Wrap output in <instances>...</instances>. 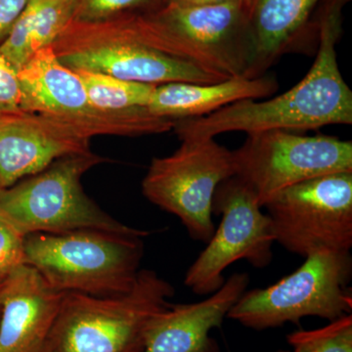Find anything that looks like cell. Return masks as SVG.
I'll return each mask as SVG.
<instances>
[{
  "mask_svg": "<svg viewBox=\"0 0 352 352\" xmlns=\"http://www.w3.org/2000/svg\"><path fill=\"white\" fill-rule=\"evenodd\" d=\"M240 1V0H162L164 6L179 7H203L228 3V2Z\"/></svg>",
  "mask_w": 352,
  "mask_h": 352,
  "instance_id": "obj_25",
  "label": "cell"
},
{
  "mask_svg": "<svg viewBox=\"0 0 352 352\" xmlns=\"http://www.w3.org/2000/svg\"><path fill=\"white\" fill-rule=\"evenodd\" d=\"M25 237L0 217V283L25 265Z\"/></svg>",
  "mask_w": 352,
  "mask_h": 352,
  "instance_id": "obj_22",
  "label": "cell"
},
{
  "mask_svg": "<svg viewBox=\"0 0 352 352\" xmlns=\"http://www.w3.org/2000/svg\"><path fill=\"white\" fill-rule=\"evenodd\" d=\"M233 176L232 151L214 138L186 139L170 156L152 160L142 192L154 205L177 217L190 237L207 244L215 231V191Z\"/></svg>",
  "mask_w": 352,
  "mask_h": 352,
  "instance_id": "obj_9",
  "label": "cell"
},
{
  "mask_svg": "<svg viewBox=\"0 0 352 352\" xmlns=\"http://www.w3.org/2000/svg\"><path fill=\"white\" fill-rule=\"evenodd\" d=\"M349 0H323L319 14V45L314 65L298 85L267 101L245 99L193 119L175 120L180 140L214 138L226 132L310 131L352 124V91L337 60L342 11Z\"/></svg>",
  "mask_w": 352,
  "mask_h": 352,
  "instance_id": "obj_1",
  "label": "cell"
},
{
  "mask_svg": "<svg viewBox=\"0 0 352 352\" xmlns=\"http://www.w3.org/2000/svg\"><path fill=\"white\" fill-rule=\"evenodd\" d=\"M250 284L248 273H234L201 302L170 303L153 318L141 352H220L210 337Z\"/></svg>",
  "mask_w": 352,
  "mask_h": 352,
  "instance_id": "obj_13",
  "label": "cell"
},
{
  "mask_svg": "<svg viewBox=\"0 0 352 352\" xmlns=\"http://www.w3.org/2000/svg\"><path fill=\"white\" fill-rule=\"evenodd\" d=\"M233 153L235 176L264 207L282 190L319 176L352 173V142L288 131L247 134Z\"/></svg>",
  "mask_w": 352,
  "mask_h": 352,
  "instance_id": "obj_11",
  "label": "cell"
},
{
  "mask_svg": "<svg viewBox=\"0 0 352 352\" xmlns=\"http://www.w3.org/2000/svg\"><path fill=\"white\" fill-rule=\"evenodd\" d=\"M21 99L17 72L0 53V113L21 111Z\"/></svg>",
  "mask_w": 352,
  "mask_h": 352,
  "instance_id": "obj_23",
  "label": "cell"
},
{
  "mask_svg": "<svg viewBox=\"0 0 352 352\" xmlns=\"http://www.w3.org/2000/svg\"><path fill=\"white\" fill-rule=\"evenodd\" d=\"M75 0H30L12 31L0 44V53L16 69L41 48L52 45L73 20Z\"/></svg>",
  "mask_w": 352,
  "mask_h": 352,
  "instance_id": "obj_18",
  "label": "cell"
},
{
  "mask_svg": "<svg viewBox=\"0 0 352 352\" xmlns=\"http://www.w3.org/2000/svg\"><path fill=\"white\" fill-rule=\"evenodd\" d=\"M351 252H315L276 283L245 291L227 318L256 331L298 324L305 317L335 321L351 314Z\"/></svg>",
  "mask_w": 352,
  "mask_h": 352,
  "instance_id": "obj_8",
  "label": "cell"
},
{
  "mask_svg": "<svg viewBox=\"0 0 352 352\" xmlns=\"http://www.w3.org/2000/svg\"><path fill=\"white\" fill-rule=\"evenodd\" d=\"M30 0H0V44L12 31Z\"/></svg>",
  "mask_w": 352,
  "mask_h": 352,
  "instance_id": "obj_24",
  "label": "cell"
},
{
  "mask_svg": "<svg viewBox=\"0 0 352 352\" xmlns=\"http://www.w3.org/2000/svg\"><path fill=\"white\" fill-rule=\"evenodd\" d=\"M323 0H244L251 25L252 55L245 78H256L292 47Z\"/></svg>",
  "mask_w": 352,
  "mask_h": 352,
  "instance_id": "obj_17",
  "label": "cell"
},
{
  "mask_svg": "<svg viewBox=\"0 0 352 352\" xmlns=\"http://www.w3.org/2000/svg\"><path fill=\"white\" fill-rule=\"evenodd\" d=\"M144 129V119L133 110L78 116L0 113V190L41 173L60 157L91 151L94 136L134 138Z\"/></svg>",
  "mask_w": 352,
  "mask_h": 352,
  "instance_id": "obj_6",
  "label": "cell"
},
{
  "mask_svg": "<svg viewBox=\"0 0 352 352\" xmlns=\"http://www.w3.org/2000/svg\"><path fill=\"white\" fill-rule=\"evenodd\" d=\"M275 242L307 258L351 252L352 173L319 176L282 190L264 205Z\"/></svg>",
  "mask_w": 352,
  "mask_h": 352,
  "instance_id": "obj_10",
  "label": "cell"
},
{
  "mask_svg": "<svg viewBox=\"0 0 352 352\" xmlns=\"http://www.w3.org/2000/svg\"><path fill=\"white\" fill-rule=\"evenodd\" d=\"M254 191L237 176L220 183L212 214L221 215L219 226L185 275L194 294L210 296L223 286L224 271L238 261L256 268L270 265L275 243L270 217L264 214Z\"/></svg>",
  "mask_w": 352,
  "mask_h": 352,
  "instance_id": "obj_12",
  "label": "cell"
},
{
  "mask_svg": "<svg viewBox=\"0 0 352 352\" xmlns=\"http://www.w3.org/2000/svg\"><path fill=\"white\" fill-rule=\"evenodd\" d=\"M147 235L143 230L113 233L92 229L31 234L25 239V264L60 293L122 295L138 279Z\"/></svg>",
  "mask_w": 352,
  "mask_h": 352,
  "instance_id": "obj_2",
  "label": "cell"
},
{
  "mask_svg": "<svg viewBox=\"0 0 352 352\" xmlns=\"http://www.w3.org/2000/svg\"><path fill=\"white\" fill-rule=\"evenodd\" d=\"M175 293L170 282L147 270L122 295L64 293L45 352H141L153 318Z\"/></svg>",
  "mask_w": 352,
  "mask_h": 352,
  "instance_id": "obj_4",
  "label": "cell"
},
{
  "mask_svg": "<svg viewBox=\"0 0 352 352\" xmlns=\"http://www.w3.org/2000/svg\"><path fill=\"white\" fill-rule=\"evenodd\" d=\"M278 88L276 78L265 75L227 78L215 83H164L155 87L147 109L153 115L166 119H193L238 101L270 96Z\"/></svg>",
  "mask_w": 352,
  "mask_h": 352,
  "instance_id": "obj_16",
  "label": "cell"
},
{
  "mask_svg": "<svg viewBox=\"0 0 352 352\" xmlns=\"http://www.w3.org/2000/svg\"><path fill=\"white\" fill-rule=\"evenodd\" d=\"M52 47L58 59L73 71L96 72L154 85L224 80L148 45L134 31L129 14L101 22L71 21Z\"/></svg>",
  "mask_w": 352,
  "mask_h": 352,
  "instance_id": "obj_7",
  "label": "cell"
},
{
  "mask_svg": "<svg viewBox=\"0 0 352 352\" xmlns=\"http://www.w3.org/2000/svg\"><path fill=\"white\" fill-rule=\"evenodd\" d=\"M0 309H1V305H0Z\"/></svg>",
  "mask_w": 352,
  "mask_h": 352,
  "instance_id": "obj_26",
  "label": "cell"
},
{
  "mask_svg": "<svg viewBox=\"0 0 352 352\" xmlns=\"http://www.w3.org/2000/svg\"><path fill=\"white\" fill-rule=\"evenodd\" d=\"M106 162L92 151L60 157L41 173L0 190V217L25 237L88 229L136 232L139 229L113 219L83 190V175Z\"/></svg>",
  "mask_w": 352,
  "mask_h": 352,
  "instance_id": "obj_5",
  "label": "cell"
},
{
  "mask_svg": "<svg viewBox=\"0 0 352 352\" xmlns=\"http://www.w3.org/2000/svg\"><path fill=\"white\" fill-rule=\"evenodd\" d=\"M129 18L148 45L223 80L245 78L249 69L252 38L244 0L203 7L164 6Z\"/></svg>",
  "mask_w": 352,
  "mask_h": 352,
  "instance_id": "obj_3",
  "label": "cell"
},
{
  "mask_svg": "<svg viewBox=\"0 0 352 352\" xmlns=\"http://www.w3.org/2000/svg\"><path fill=\"white\" fill-rule=\"evenodd\" d=\"M162 6V0H75L72 21L101 22L126 14L150 12Z\"/></svg>",
  "mask_w": 352,
  "mask_h": 352,
  "instance_id": "obj_21",
  "label": "cell"
},
{
  "mask_svg": "<svg viewBox=\"0 0 352 352\" xmlns=\"http://www.w3.org/2000/svg\"><path fill=\"white\" fill-rule=\"evenodd\" d=\"M82 80L92 107L103 112H119L147 107L155 87L132 80H122L96 72L75 71Z\"/></svg>",
  "mask_w": 352,
  "mask_h": 352,
  "instance_id": "obj_19",
  "label": "cell"
},
{
  "mask_svg": "<svg viewBox=\"0 0 352 352\" xmlns=\"http://www.w3.org/2000/svg\"><path fill=\"white\" fill-rule=\"evenodd\" d=\"M291 351L270 352H352V314L329 322L324 327L289 333Z\"/></svg>",
  "mask_w": 352,
  "mask_h": 352,
  "instance_id": "obj_20",
  "label": "cell"
},
{
  "mask_svg": "<svg viewBox=\"0 0 352 352\" xmlns=\"http://www.w3.org/2000/svg\"><path fill=\"white\" fill-rule=\"evenodd\" d=\"M64 293L31 266L0 283V352H45Z\"/></svg>",
  "mask_w": 352,
  "mask_h": 352,
  "instance_id": "obj_14",
  "label": "cell"
},
{
  "mask_svg": "<svg viewBox=\"0 0 352 352\" xmlns=\"http://www.w3.org/2000/svg\"><path fill=\"white\" fill-rule=\"evenodd\" d=\"M21 111L55 116H78L98 112L88 99L82 80L65 66L52 45L36 51L17 71Z\"/></svg>",
  "mask_w": 352,
  "mask_h": 352,
  "instance_id": "obj_15",
  "label": "cell"
}]
</instances>
